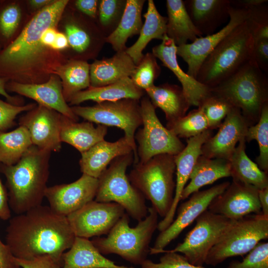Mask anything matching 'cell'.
I'll list each match as a JSON object with an SVG mask.
<instances>
[{"mask_svg":"<svg viewBox=\"0 0 268 268\" xmlns=\"http://www.w3.org/2000/svg\"><path fill=\"white\" fill-rule=\"evenodd\" d=\"M131 153L133 148L124 136L114 142L104 139L81 153V172L98 179L114 159Z\"/></svg>","mask_w":268,"mask_h":268,"instance_id":"cell-23","label":"cell"},{"mask_svg":"<svg viewBox=\"0 0 268 268\" xmlns=\"http://www.w3.org/2000/svg\"><path fill=\"white\" fill-rule=\"evenodd\" d=\"M231 176L228 160L209 158L201 155L189 178L190 182L184 188L181 201L188 198L192 194L208 185L224 177Z\"/></svg>","mask_w":268,"mask_h":268,"instance_id":"cell-29","label":"cell"},{"mask_svg":"<svg viewBox=\"0 0 268 268\" xmlns=\"http://www.w3.org/2000/svg\"><path fill=\"white\" fill-rule=\"evenodd\" d=\"M212 135V130H208L197 136L187 139V145L184 149L174 156L176 173L174 197L169 211L158 223L157 229L160 232L165 230L173 222L179 202L181 201L182 193L189 180L199 157L201 155L202 146Z\"/></svg>","mask_w":268,"mask_h":268,"instance_id":"cell-19","label":"cell"},{"mask_svg":"<svg viewBox=\"0 0 268 268\" xmlns=\"http://www.w3.org/2000/svg\"><path fill=\"white\" fill-rule=\"evenodd\" d=\"M10 249L0 239V268H19Z\"/></svg>","mask_w":268,"mask_h":268,"instance_id":"cell-50","label":"cell"},{"mask_svg":"<svg viewBox=\"0 0 268 268\" xmlns=\"http://www.w3.org/2000/svg\"><path fill=\"white\" fill-rule=\"evenodd\" d=\"M32 145L29 133L23 126L9 132L0 131V163L16 164Z\"/></svg>","mask_w":268,"mask_h":268,"instance_id":"cell-36","label":"cell"},{"mask_svg":"<svg viewBox=\"0 0 268 268\" xmlns=\"http://www.w3.org/2000/svg\"><path fill=\"white\" fill-rule=\"evenodd\" d=\"M54 0H31L29 1L31 5L35 8H43L51 3Z\"/></svg>","mask_w":268,"mask_h":268,"instance_id":"cell-58","label":"cell"},{"mask_svg":"<svg viewBox=\"0 0 268 268\" xmlns=\"http://www.w3.org/2000/svg\"><path fill=\"white\" fill-rule=\"evenodd\" d=\"M268 238V217L257 214L236 221L209 251L205 264L215 267L229 258L244 256Z\"/></svg>","mask_w":268,"mask_h":268,"instance_id":"cell-9","label":"cell"},{"mask_svg":"<svg viewBox=\"0 0 268 268\" xmlns=\"http://www.w3.org/2000/svg\"><path fill=\"white\" fill-rule=\"evenodd\" d=\"M51 152L33 145L15 164H1L10 207L20 214L42 205L48 187Z\"/></svg>","mask_w":268,"mask_h":268,"instance_id":"cell-3","label":"cell"},{"mask_svg":"<svg viewBox=\"0 0 268 268\" xmlns=\"http://www.w3.org/2000/svg\"><path fill=\"white\" fill-rule=\"evenodd\" d=\"M76 236L66 216L40 205L10 218L5 242L13 256L31 260L49 255L63 262L62 256Z\"/></svg>","mask_w":268,"mask_h":268,"instance_id":"cell-1","label":"cell"},{"mask_svg":"<svg viewBox=\"0 0 268 268\" xmlns=\"http://www.w3.org/2000/svg\"><path fill=\"white\" fill-rule=\"evenodd\" d=\"M135 67L125 50L117 52L112 57L95 60L90 65V86L101 87L130 77Z\"/></svg>","mask_w":268,"mask_h":268,"instance_id":"cell-25","label":"cell"},{"mask_svg":"<svg viewBox=\"0 0 268 268\" xmlns=\"http://www.w3.org/2000/svg\"><path fill=\"white\" fill-rule=\"evenodd\" d=\"M125 211L117 203L93 200L67 217L76 237L88 239L107 235Z\"/></svg>","mask_w":268,"mask_h":268,"instance_id":"cell-13","label":"cell"},{"mask_svg":"<svg viewBox=\"0 0 268 268\" xmlns=\"http://www.w3.org/2000/svg\"><path fill=\"white\" fill-rule=\"evenodd\" d=\"M211 93L240 110L249 126L257 123L264 106L268 103V78L252 59L216 86Z\"/></svg>","mask_w":268,"mask_h":268,"instance_id":"cell-4","label":"cell"},{"mask_svg":"<svg viewBox=\"0 0 268 268\" xmlns=\"http://www.w3.org/2000/svg\"><path fill=\"white\" fill-rule=\"evenodd\" d=\"M233 107L225 99L211 93L200 108L207 121L209 129L218 128Z\"/></svg>","mask_w":268,"mask_h":268,"instance_id":"cell-41","label":"cell"},{"mask_svg":"<svg viewBox=\"0 0 268 268\" xmlns=\"http://www.w3.org/2000/svg\"><path fill=\"white\" fill-rule=\"evenodd\" d=\"M108 127L86 121L78 123L63 115L60 137L62 142L67 143L81 153L88 150L98 142L104 139Z\"/></svg>","mask_w":268,"mask_h":268,"instance_id":"cell-28","label":"cell"},{"mask_svg":"<svg viewBox=\"0 0 268 268\" xmlns=\"http://www.w3.org/2000/svg\"><path fill=\"white\" fill-rule=\"evenodd\" d=\"M98 180L86 174L69 183L48 187L45 197L56 213L67 216L95 199Z\"/></svg>","mask_w":268,"mask_h":268,"instance_id":"cell-15","label":"cell"},{"mask_svg":"<svg viewBox=\"0 0 268 268\" xmlns=\"http://www.w3.org/2000/svg\"><path fill=\"white\" fill-rule=\"evenodd\" d=\"M258 190L233 180L227 189L213 200L207 209L235 221L252 213L261 214Z\"/></svg>","mask_w":268,"mask_h":268,"instance_id":"cell-16","label":"cell"},{"mask_svg":"<svg viewBox=\"0 0 268 268\" xmlns=\"http://www.w3.org/2000/svg\"><path fill=\"white\" fill-rule=\"evenodd\" d=\"M144 0H127L121 20L116 29L106 37V43L117 52L125 51L130 37L139 34L143 22L141 12Z\"/></svg>","mask_w":268,"mask_h":268,"instance_id":"cell-33","label":"cell"},{"mask_svg":"<svg viewBox=\"0 0 268 268\" xmlns=\"http://www.w3.org/2000/svg\"><path fill=\"white\" fill-rule=\"evenodd\" d=\"M52 72L61 79L63 94L67 102L75 94L90 86V65L84 60H70L55 66Z\"/></svg>","mask_w":268,"mask_h":268,"instance_id":"cell-35","label":"cell"},{"mask_svg":"<svg viewBox=\"0 0 268 268\" xmlns=\"http://www.w3.org/2000/svg\"><path fill=\"white\" fill-rule=\"evenodd\" d=\"M174 156L162 154L147 162L134 164L128 178L131 184L150 201L152 207L164 218L172 205L176 183Z\"/></svg>","mask_w":268,"mask_h":268,"instance_id":"cell-7","label":"cell"},{"mask_svg":"<svg viewBox=\"0 0 268 268\" xmlns=\"http://www.w3.org/2000/svg\"><path fill=\"white\" fill-rule=\"evenodd\" d=\"M166 128L178 137L189 138L209 130L206 118L198 108L177 121L166 125Z\"/></svg>","mask_w":268,"mask_h":268,"instance_id":"cell-38","label":"cell"},{"mask_svg":"<svg viewBox=\"0 0 268 268\" xmlns=\"http://www.w3.org/2000/svg\"><path fill=\"white\" fill-rule=\"evenodd\" d=\"M247 16V10L231 6L229 20L221 30L205 37H199L190 44L177 46V56L182 58L188 65L187 73L196 78L205 58L226 36L246 20Z\"/></svg>","mask_w":268,"mask_h":268,"instance_id":"cell-18","label":"cell"},{"mask_svg":"<svg viewBox=\"0 0 268 268\" xmlns=\"http://www.w3.org/2000/svg\"><path fill=\"white\" fill-rule=\"evenodd\" d=\"M127 0L99 1L98 15L101 30L107 37L117 27L123 14Z\"/></svg>","mask_w":268,"mask_h":268,"instance_id":"cell-39","label":"cell"},{"mask_svg":"<svg viewBox=\"0 0 268 268\" xmlns=\"http://www.w3.org/2000/svg\"><path fill=\"white\" fill-rule=\"evenodd\" d=\"M226 268H268V243H259L242 261L233 260Z\"/></svg>","mask_w":268,"mask_h":268,"instance_id":"cell-45","label":"cell"},{"mask_svg":"<svg viewBox=\"0 0 268 268\" xmlns=\"http://www.w3.org/2000/svg\"><path fill=\"white\" fill-rule=\"evenodd\" d=\"M71 109L76 116L87 121L123 130L133 149L134 164L138 162L134 135L142 124L139 100L123 99L97 103L92 106H73Z\"/></svg>","mask_w":268,"mask_h":268,"instance_id":"cell-10","label":"cell"},{"mask_svg":"<svg viewBox=\"0 0 268 268\" xmlns=\"http://www.w3.org/2000/svg\"><path fill=\"white\" fill-rule=\"evenodd\" d=\"M57 33L58 32L55 27H51L47 29L41 36V41L42 45L50 49V47L55 40Z\"/></svg>","mask_w":268,"mask_h":268,"instance_id":"cell-54","label":"cell"},{"mask_svg":"<svg viewBox=\"0 0 268 268\" xmlns=\"http://www.w3.org/2000/svg\"><path fill=\"white\" fill-rule=\"evenodd\" d=\"M229 182L215 185L207 190L199 191L182 203L177 209L175 219L165 230L160 232L153 246L150 248V254H157L164 248L208 207L217 196L222 194L228 187Z\"/></svg>","mask_w":268,"mask_h":268,"instance_id":"cell-14","label":"cell"},{"mask_svg":"<svg viewBox=\"0 0 268 268\" xmlns=\"http://www.w3.org/2000/svg\"><path fill=\"white\" fill-rule=\"evenodd\" d=\"M252 59L265 73H268V39L254 41Z\"/></svg>","mask_w":268,"mask_h":268,"instance_id":"cell-49","label":"cell"},{"mask_svg":"<svg viewBox=\"0 0 268 268\" xmlns=\"http://www.w3.org/2000/svg\"><path fill=\"white\" fill-rule=\"evenodd\" d=\"M134 162L131 153L117 157L98 178L95 201L115 202L122 206L128 215L138 221L148 214L145 198L130 182L126 174L128 167Z\"/></svg>","mask_w":268,"mask_h":268,"instance_id":"cell-8","label":"cell"},{"mask_svg":"<svg viewBox=\"0 0 268 268\" xmlns=\"http://www.w3.org/2000/svg\"><path fill=\"white\" fill-rule=\"evenodd\" d=\"M140 106L143 127L134 135L135 140L138 145V162L145 163L159 154L175 156L179 153L185 147V144L161 123L156 114V108L147 96L141 98Z\"/></svg>","mask_w":268,"mask_h":268,"instance_id":"cell-11","label":"cell"},{"mask_svg":"<svg viewBox=\"0 0 268 268\" xmlns=\"http://www.w3.org/2000/svg\"><path fill=\"white\" fill-rule=\"evenodd\" d=\"M68 46L67 39L66 35L58 32L55 40L50 47V49L54 50H62L65 49Z\"/></svg>","mask_w":268,"mask_h":268,"instance_id":"cell-56","label":"cell"},{"mask_svg":"<svg viewBox=\"0 0 268 268\" xmlns=\"http://www.w3.org/2000/svg\"><path fill=\"white\" fill-rule=\"evenodd\" d=\"M8 80L5 78H0V94L6 98L8 103L17 105L19 104L18 99L15 97L9 95L6 91L5 85Z\"/></svg>","mask_w":268,"mask_h":268,"instance_id":"cell-57","label":"cell"},{"mask_svg":"<svg viewBox=\"0 0 268 268\" xmlns=\"http://www.w3.org/2000/svg\"><path fill=\"white\" fill-rule=\"evenodd\" d=\"M145 92L154 107L164 112L167 124L185 116L191 106L182 88L176 84L153 85Z\"/></svg>","mask_w":268,"mask_h":268,"instance_id":"cell-26","label":"cell"},{"mask_svg":"<svg viewBox=\"0 0 268 268\" xmlns=\"http://www.w3.org/2000/svg\"><path fill=\"white\" fill-rule=\"evenodd\" d=\"M166 35L177 46L203 36L193 23L182 0H167Z\"/></svg>","mask_w":268,"mask_h":268,"instance_id":"cell-31","label":"cell"},{"mask_svg":"<svg viewBox=\"0 0 268 268\" xmlns=\"http://www.w3.org/2000/svg\"><path fill=\"white\" fill-rule=\"evenodd\" d=\"M158 215L152 206L148 207L147 216L132 228L129 215L125 213L107 237H96L91 241L102 255L115 254L130 263L140 265L149 253V244L157 228Z\"/></svg>","mask_w":268,"mask_h":268,"instance_id":"cell-6","label":"cell"},{"mask_svg":"<svg viewBox=\"0 0 268 268\" xmlns=\"http://www.w3.org/2000/svg\"><path fill=\"white\" fill-rule=\"evenodd\" d=\"M63 268H134L119 266L105 258L88 239L76 237L62 256Z\"/></svg>","mask_w":268,"mask_h":268,"instance_id":"cell-30","label":"cell"},{"mask_svg":"<svg viewBox=\"0 0 268 268\" xmlns=\"http://www.w3.org/2000/svg\"><path fill=\"white\" fill-rule=\"evenodd\" d=\"M5 88L6 90L31 98L39 105L54 110L74 121L78 120V117L73 113L64 97L61 81L58 76L51 75L47 81L43 83L8 80Z\"/></svg>","mask_w":268,"mask_h":268,"instance_id":"cell-21","label":"cell"},{"mask_svg":"<svg viewBox=\"0 0 268 268\" xmlns=\"http://www.w3.org/2000/svg\"><path fill=\"white\" fill-rule=\"evenodd\" d=\"M196 221L195 226L187 233L182 243L173 249L163 250L160 253H181L191 264L203 266L209 251L236 221L207 209Z\"/></svg>","mask_w":268,"mask_h":268,"instance_id":"cell-12","label":"cell"},{"mask_svg":"<svg viewBox=\"0 0 268 268\" xmlns=\"http://www.w3.org/2000/svg\"><path fill=\"white\" fill-rule=\"evenodd\" d=\"M246 142L257 140L260 154L256 159L257 164L263 171L268 172V103L263 107L257 123L250 126L245 137Z\"/></svg>","mask_w":268,"mask_h":268,"instance_id":"cell-37","label":"cell"},{"mask_svg":"<svg viewBox=\"0 0 268 268\" xmlns=\"http://www.w3.org/2000/svg\"><path fill=\"white\" fill-rule=\"evenodd\" d=\"M249 125L240 110L233 107L217 133L202 145L201 155L209 158L229 160L236 144L245 138Z\"/></svg>","mask_w":268,"mask_h":268,"instance_id":"cell-20","label":"cell"},{"mask_svg":"<svg viewBox=\"0 0 268 268\" xmlns=\"http://www.w3.org/2000/svg\"><path fill=\"white\" fill-rule=\"evenodd\" d=\"M143 16L145 21L136 41L125 51L137 65L143 57V51L152 39L162 40L167 35V17L161 15L152 0H148L146 12Z\"/></svg>","mask_w":268,"mask_h":268,"instance_id":"cell-32","label":"cell"},{"mask_svg":"<svg viewBox=\"0 0 268 268\" xmlns=\"http://www.w3.org/2000/svg\"><path fill=\"white\" fill-rule=\"evenodd\" d=\"M254 40L245 21L205 58L196 79L210 88L229 78L252 59Z\"/></svg>","mask_w":268,"mask_h":268,"instance_id":"cell-5","label":"cell"},{"mask_svg":"<svg viewBox=\"0 0 268 268\" xmlns=\"http://www.w3.org/2000/svg\"><path fill=\"white\" fill-rule=\"evenodd\" d=\"M160 44L152 48V53L176 76L190 106L199 107L211 94L210 88L185 72L180 67L177 59V46L172 39L166 35Z\"/></svg>","mask_w":268,"mask_h":268,"instance_id":"cell-22","label":"cell"},{"mask_svg":"<svg viewBox=\"0 0 268 268\" xmlns=\"http://www.w3.org/2000/svg\"><path fill=\"white\" fill-rule=\"evenodd\" d=\"M68 2L54 0L42 8L17 37L0 50V78L17 81L21 74L42 63L50 48L42 45L41 36L48 28H56Z\"/></svg>","mask_w":268,"mask_h":268,"instance_id":"cell-2","label":"cell"},{"mask_svg":"<svg viewBox=\"0 0 268 268\" xmlns=\"http://www.w3.org/2000/svg\"><path fill=\"white\" fill-rule=\"evenodd\" d=\"M159 262L155 263L149 260H145L141 265V268H206L191 264L183 256L178 253L164 252Z\"/></svg>","mask_w":268,"mask_h":268,"instance_id":"cell-46","label":"cell"},{"mask_svg":"<svg viewBox=\"0 0 268 268\" xmlns=\"http://www.w3.org/2000/svg\"><path fill=\"white\" fill-rule=\"evenodd\" d=\"M145 93L144 90L137 87L131 78L127 77L107 85L98 87L90 86L75 94L69 102L71 105L76 106L87 100H92L97 103L123 99L139 100Z\"/></svg>","mask_w":268,"mask_h":268,"instance_id":"cell-27","label":"cell"},{"mask_svg":"<svg viewBox=\"0 0 268 268\" xmlns=\"http://www.w3.org/2000/svg\"><path fill=\"white\" fill-rule=\"evenodd\" d=\"M15 259L18 265L22 268H63V262L58 261L49 255L31 260Z\"/></svg>","mask_w":268,"mask_h":268,"instance_id":"cell-48","label":"cell"},{"mask_svg":"<svg viewBox=\"0 0 268 268\" xmlns=\"http://www.w3.org/2000/svg\"><path fill=\"white\" fill-rule=\"evenodd\" d=\"M186 10L195 27L209 35L229 19L230 0H186Z\"/></svg>","mask_w":268,"mask_h":268,"instance_id":"cell-24","label":"cell"},{"mask_svg":"<svg viewBox=\"0 0 268 268\" xmlns=\"http://www.w3.org/2000/svg\"><path fill=\"white\" fill-rule=\"evenodd\" d=\"M232 7L247 10L253 7L268 3V0H230Z\"/></svg>","mask_w":268,"mask_h":268,"instance_id":"cell-53","label":"cell"},{"mask_svg":"<svg viewBox=\"0 0 268 268\" xmlns=\"http://www.w3.org/2000/svg\"><path fill=\"white\" fill-rule=\"evenodd\" d=\"M10 218L8 194L0 178V218L6 220Z\"/></svg>","mask_w":268,"mask_h":268,"instance_id":"cell-52","label":"cell"},{"mask_svg":"<svg viewBox=\"0 0 268 268\" xmlns=\"http://www.w3.org/2000/svg\"><path fill=\"white\" fill-rule=\"evenodd\" d=\"M99 1L97 0H77L75 2L76 8L88 16L96 18Z\"/></svg>","mask_w":268,"mask_h":268,"instance_id":"cell-51","label":"cell"},{"mask_svg":"<svg viewBox=\"0 0 268 268\" xmlns=\"http://www.w3.org/2000/svg\"><path fill=\"white\" fill-rule=\"evenodd\" d=\"M245 138L241 139L229 161L233 180L252 186L258 190L268 187V173L247 156Z\"/></svg>","mask_w":268,"mask_h":268,"instance_id":"cell-34","label":"cell"},{"mask_svg":"<svg viewBox=\"0 0 268 268\" xmlns=\"http://www.w3.org/2000/svg\"><path fill=\"white\" fill-rule=\"evenodd\" d=\"M261 214L268 217V187L258 190Z\"/></svg>","mask_w":268,"mask_h":268,"instance_id":"cell-55","label":"cell"},{"mask_svg":"<svg viewBox=\"0 0 268 268\" xmlns=\"http://www.w3.org/2000/svg\"><path fill=\"white\" fill-rule=\"evenodd\" d=\"M20 17V7L15 3H9L0 8V37L5 44L15 33Z\"/></svg>","mask_w":268,"mask_h":268,"instance_id":"cell-43","label":"cell"},{"mask_svg":"<svg viewBox=\"0 0 268 268\" xmlns=\"http://www.w3.org/2000/svg\"><path fill=\"white\" fill-rule=\"evenodd\" d=\"M62 116L54 110L39 105L21 117L19 125L27 129L33 145L51 152H58L62 148Z\"/></svg>","mask_w":268,"mask_h":268,"instance_id":"cell-17","label":"cell"},{"mask_svg":"<svg viewBox=\"0 0 268 268\" xmlns=\"http://www.w3.org/2000/svg\"><path fill=\"white\" fill-rule=\"evenodd\" d=\"M35 107V104L15 105L0 99V131L5 132L12 128L15 125L14 120L19 113L29 111Z\"/></svg>","mask_w":268,"mask_h":268,"instance_id":"cell-47","label":"cell"},{"mask_svg":"<svg viewBox=\"0 0 268 268\" xmlns=\"http://www.w3.org/2000/svg\"><path fill=\"white\" fill-rule=\"evenodd\" d=\"M66 36L68 45L78 54H83L90 49L92 38L89 33L78 24L71 22L65 26Z\"/></svg>","mask_w":268,"mask_h":268,"instance_id":"cell-44","label":"cell"},{"mask_svg":"<svg viewBox=\"0 0 268 268\" xmlns=\"http://www.w3.org/2000/svg\"><path fill=\"white\" fill-rule=\"evenodd\" d=\"M247 10L246 22L254 41L268 39V5L267 3L255 6Z\"/></svg>","mask_w":268,"mask_h":268,"instance_id":"cell-42","label":"cell"},{"mask_svg":"<svg viewBox=\"0 0 268 268\" xmlns=\"http://www.w3.org/2000/svg\"><path fill=\"white\" fill-rule=\"evenodd\" d=\"M160 72L156 58L152 53H147L136 65L130 78L137 87L145 91L154 85V81Z\"/></svg>","mask_w":268,"mask_h":268,"instance_id":"cell-40","label":"cell"}]
</instances>
